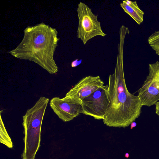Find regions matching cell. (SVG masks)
<instances>
[{
  "mask_svg": "<svg viewBox=\"0 0 159 159\" xmlns=\"http://www.w3.org/2000/svg\"><path fill=\"white\" fill-rule=\"evenodd\" d=\"M124 43L120 42L114 72L108 78V96L110 103L103 120L109 127L128 126L140 115L142 106L138 96L128 90L125 82L123 63Z\"/></svg>",
  "mask_w": 159,
  "mask_h": 159,
  "instance_id": "6da1fadb",
  "label": "cell"
},
{
  "mask_svg": "<svg viewBox=\"0 0 159 159\" xmlns=\"http://www.w3.org/2000/svg\"><path fill=\"white\" fill-rule=\"evenodd\" d=\"M148 66L149 74L138 90L137 96L142 106L149 107L159 101V61Z\"/></svg>",
  "mask_w": 159,
  "mask_h": 159,
  "instance_id": "8992f818",
  "label": "cell"
},
{
  "mask_svg": "<svg viewBox=\"0 0 159 159\" xmlns=\"http://www.w3.org/2000/svg\"><path fill=\"white\" fill-rule=\"evenodd\" d=\"M50 105L59 118L64 122L73 120L82 113L81 104L65 97L53 98L50 101Z\"/></svg>",
  "mask_w": 159,
  "mask_h": 159,
  "instance_id": "ba28073f",
  "label": "cell"
},
{
  "mask_svg": "<svg viewBox=\"0 0 159 159\" xmlns=\"http://www.w3.org/2000/svg\"><path fill=\"white\" fill-rule=\"evenodd\" d=\"M78 25L77 37L85 45L89 40L95 37H105L106 34L102 29L101 23L95 15L87 5L80 2L78 5L77 10Z\"/></svg>",
  "mask_w": 159,
  "mask_h": 159,
  "instance_id": "277c9868",
  "label": "cell"
},
{
  "mask_svg": "<svg viewBox=\"0 0 159 159\" xmlns=\"http://www.w3.org/2000/svg\"><path fill=\"white\" fill-rule=\"evenodd\" d=\"M148 41L156 54L159 55V30L152 34L148 37Z\"/></svg>",
  "mask_w": 159,
  "mask_h": 159,
  "instance_id": "8fae6325",
  "label": "cell"
},
{
  "mask_svg": "<svg viewBox=\"0 0 159 159\" xmlns=\"http://www.w3.org/2000/svg\"><path fill=\"white\" fill-rule=\"evenodd\" d=\"M125 156L126 158H128L129 157V154L128 153H126L125 154Z\"/></svg>",
  "mask_w": 159,
  "mask_h": 159,
  "instance_id": "9a60e30c",
  "label": "cell"
},
{
  "mask_svg": "<svg viewBox=\"0 0 159 159\" xmlns=\"http://www.w3.org/2000/svg\"><path fill=\"white\" fill-rule=\"evenodd\" d=\"M155 105V113L159 116V101L157 102Z\"/></svg>",
  "mask_w": 159,
  "mask_h": 159,
  "instance_id": "4fadbf2b",
  "label": "cell"
},
{
  "mask_svg": "<svg viewBox=\"0 0 159 159\" xmlns=\"http://www.w3.org/2000/svg\"><path fill=\"white\" fill-rule=\"evenodd\" d=\"M49 101V98L41 97L22 117L25 135L22 159H35L40 147L42 124Z\"/></svg>",
  "mask_w": 159,
  "mask_h": 159,
  "instance_id": "3957f363",
  "label": "cell"
},
{
  "mask_svg": "<svg viewBox=\"0 0 159 159\" xmlns=\"http://www.w3.org/2000/svg\"><path fill=\"white\" fill-rule=\"evenodd\" d=\"M130 129H132L135 127L137 125V123L136 122L133 121L130 124Z\"/></svg>",
  "mask_w": 159,
  "mask_h": 159,
  "instance_id": "5bb4252c",
  "label": "cell"
},
{
  "mask_svg": "<svg viewBox=\"0 0 159 159\" xmlns=\"http://www.w3.org/2000/svg\"><path fill=\"white\" fill-rule=\"evenodd\" d=\"M24 32L20 43L7 52L20 59L33 61L50 74L56 73L58 67L53 56L59 39L57 30L42 22L28 26Z\"/></svg>",
  "mask_w": 159,
  "mask_h": 159,
  "instance_id": "7a4b0ae2",
  "label": "cell"
},
{
  "mask_svg": "<svg viewBox=\"0 0 159 159\" xmlns=\"http://www.w3.org/2000/svg\"><path fill=\"white\" fill-rule=\"evenodd\" d=\"M104 84L99 76H88L80 80L66 93L65 97L81 104L84 98L103 86Z\"/></svg>",
  "mask_w": 159,
  "mask_h": 159,
  "instance_id": "52a82bcc",
  "label": "cell"
},
{
  "mask_svg": "<svg viewBox=\"0 0 159 159\" xmlns=\"http://www.w3.org/2000/svg\"><path fill=\"white\" fill-rule=\"evenodd\" d=\"M109 103L107 84L99 88L82 100V113L95 119L103 120Z\"/></svg>",
  "mask_w": 159,
  "mask_h": 159,
  "instance_id": "5b68a950",
  "label": "cell"
},
{
  "mask_svg": "<svg viewBox=\"0 0 159 159\" xmlns=\"http://www.w3.org/2000/svg\"><path fill=\"white\" fill-rule=\"evenodd\" d=\"M82 61V60L80 59L78 60V59H76L73 61L71 63V66L73 67H75L80 64Z\"/></svg>",
  "mask_w": 159,
  "mask_h": 159,
  "instance_id": "7c38bea8",
  "label": "cell"
},
{
  "mask_svg": "<svg viewBox=\"0 0 159 159\" xmlns=\"http://www.w3.org/2000/svg\"><path fill=\"white\" fill-rule=\"evenodd\" d=\"M0 142L9 148L13 147V143L11 138L6 130L1 115L0 120Z\"/></svg>",
  "mask_w": 159,
  "mask_h": 159,
  "instance_id": "30bf717a",
  "label": "cell"
},
{
  "mask_svg": "<svg viewBox=\"0 0 159 159\" xmlns=\"http://www.w3.org/2000/svg\"><path fill=\"white\" fill-rule=\"evenodd\" d=\"M120 6L138 25L143 22L144 12L139 7L136 1L123 0L120 3Z\"/></svg>",
  "mask_w": 159,
  "mask_h": 159,
  "instance_id": "9c48e42d",
  "label": "cell"
}]
</instances>
